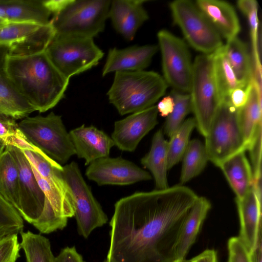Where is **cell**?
<instances>
[{
    "instance_id": "obj_27",
    "label": "cell",
    "mask_w": 262,
    "mask_h": 262,
    "mask_svg": "<svg viewBox=\"0 0 262 262\" xmlns=\"http://www.w3.org/2000/svg\"><path fill=\"white\" fill-rule=\"evenodd\" d=\"M223 49L237 80L243 85H248L253 79V65L247 44L237 36L226 42Z\"/></svg>"
},
{
    "instance_id": "obj_28",
    "label": "cell",
    "mask_w": 262,
    "mask_h": 262,
    "mask_svg": "<svg viewBox=\"0 0 262 262\" xmlns=\"http://www.w3.org/2000/svg\"><path fill=\"white\" fill-rule=\"evenodd\" d=\"M34 111L18 93L5 72H0V113L16 120L24 118Z\"/></svg>"
},
{
    "instance_id": "obj_12",
    "label": "cell",
    "mask_w": 262,
    "mask_h": 262,
    "mask_svg": "<svg viewBox=\"0 0 262 262\" xmlns=\"http://www.w3.org/2000/svg\"><path fill=\"white\" fill-rule=\"evenodd\" d=\"M163 77L172 90L189 93L193 61L186 42L166 29L157 33Z\"/></svg>"
},
{
    "instance_id": "obj_18",
    "label": "cell",
    "mask_w": 262,
    "mask_h": 262,
    "mask_svg": "<svg viewBox=\"0 0 262 262\" xmlns=\"http://www.w3.org/2000/svg\"><path fill=\"white\" fill-rule=\"evenodd\" d=\"M146 1L114 0L111 2L108 18L116 31L132 40L141 26L149 18L143 6Z\"/></svg>"
},
{
    "instance_id": "obj_50",
    "label": "cell",
    "mask_w": 262,
    "mask_h": 262,
    "mask_svg": "<svg viewBox=\"0 0 262 262\" xmlns=\"http://www.w3.org/2000/svg\"><path fill=\"white\" fill-rule=\"evenodd\" d=\"M103 262H109L108 261H107L106 259L103 261Z\"/></svg>"
},
{
    "instance_id": "obj_38",
    "label": "cell",
    "mask_w": 262,
    "mask_h": 262,
    "mask_svg": "<svg viewBox=\"0 0 262 262\" xmlns=\"http://www.w3.org/2000/svg\"><path fill=\"white\" fill-rule=\"evenodd\" d=\"M16 120L0 113V140L7 145H13L16 139L23 135Z\"/></svg>"
},
{
    "instance_id": "obj_16",
    "label": "cell",
    "mask_w": 262,
    "mask_h": 262,
    "mask_svg": "<svg viewBox=\"0 0 262 262\" xmlns=\"http://www.w3.org/2000/svg\"><path fill=\"white\" fill-rule=\"evenodd\" d=\"M158 112L154 105L115 121L111 138L120 150L133 152L141 140L158 123Z\"/></svg>"
},
{
    "instance_id": "obj_8",
    "label": "cell",
    "mask_w": 262,
    "mask_h": 262,
    "mask_svg": "<svg viewBox=\"0 0 262 262\" xmlns=\"http://www.w3.org/2000/svg\"><path fill=\"white\" fill-rule=\"evenodd\" d=\"M46 52L68 79L97 66L103 56L93 38L72 36L55 35Z\"/></svg>"
},
{
    "instance_id": "obj_26",
    "label": "cell",
    "mask_w": 262,
    "mask_h": 262,
    "mask_svg": "<svg viewBox=\"0 0 262 262\" xmlns=\"http://www.w3.org/2000/svg\"><path fill=\"white\" fill-rule=\"evenodd\" d=\"M252 82V88L248 101L237 110L241 131L246 150L258 132L261 130V90Z\"/></svg>"
},
{
    "instance_id": "obj_31",
    "label": "cell",
    "mask_w": 262,
    "mask_h": 262,
    "mask_svg": "<svg viewBox=\"0 0 262 262\" xmlns=\"http://www.w3.org/2000/svg\"><path fill=\"white\" fill-rule=\"evenodd\" d=\"M237 6L247 17L250 26L253 69L256 72L261 71V33L257 14V2L239 0L237 2Z\"/></svg>"
},
{
    "instance_id": "obj_20",
    "label": "cell",
    "mask_w": 262,
    "mask_h": 262,
    "mask_svg": "<svg viewBox=\"0 0 262 262\" xmlns=\"http://www.w3.org/2000/svg\"><path fill=\"white\" fill-rule=\"evenodd\" d=\"M240 229L238 237L251 254L261 233V199L253 188L241 199H235Z\"/></svg>"
},
{
    "instance_id": "obj_19",
    "label": "cell",
    "mask_w": 262,
    "mask_h": 262,
    "mask_svg": "<svg viewBox=\"0 0 262 262\" xmlns=\"http://www.w3.org/2000/svg\"><path fill=\"white\" fill-rule=\"evenodd\" d=\"M158 49V46L155 45L110 49L102 69V76L113 72L144 70L150 63Z\"/></svg>"
},
{
    "instance_id": "obj_45",
    "label": "cell",
    "mask_w": 262,
    "mask_h": 262,
    "mask_svg": "<svg viewBox=\"0 0 262 262\" xmlns=\"http://www.w3.org/2000/svg\"><path fill=\"white\" fill-rule=\"evenodd\" d=\"M261 246V233H260L256 247L250 254L252 262H262Z\"/></svg>"
},
{
    "instance_id": "obj_37",
    "label": "cell",
    "mask_w": 262,
    "mask_h": 262,
    "mask_svg": "<svg viewBox=\"0 0 262 262\" xmlns=\"http://www.w3.org/2000/svg\"><path fill=\"white\" fill-rule=\"evenodd\" d=\"M20 248L17 234H10L0 238V262H16L20 256Z\"/></svg>"
},
{
    "instance_id": "obj_43",
    "label": "cell",
    "mask_w": 262,
    "mask_h": 262,
    "mask_svg": "<svg viewBox=\"0 0 262 262\" xmlns=\"http://www.w3.org/2000/svg\"><path fill=\"white\" fill-rule=\"evenodd\" d=\"M158 113L163 117H167L172 112L174 102L173 97L169 94L165 96L156 105Z\"/></svg>"
},
{
    "instance_id": "obj_17",
    "label": "cell",
    "mask_w": 262,
    "mask_h": 262,
    "mask_svg": "<svg viewBox=\"0 0 262 262\" xmlns=\"http://www.w3.org/2000/svg\"><path fill=\"white\" fill-rule=\"evenodd\" d=\"M69 134L75 155L84 160L85 165L108 157L111 148L115 146L111 137L93 125L83 124L70 130Z\"/></svg>"
},
{
    "instance_id": "obj_11",
    "label": "cell",
    "mask_w": 262,
    "mask_h": 262,
    "mask_svg": "<svg viewBox=\"0 0 262 262\" xmlns=\"http://www.w3.org/2000/svg\"><path fill=\"white\" fill-rule=\"evenodd\" d=\"M64 179L72 196L74 215L79 234L88 238L108 221L105 213L84 180L77 163L63 166Z\"/></svg>"
},
{
    "instance_id": "obj_33",
    "label": "cell",
    "mask_w": 262,
    "mask_h": 262,
    "mask_svg": "<svg viewBox=\"0 0 262 262\" xmlns=\"http://www.w3.org/2000/svg\"><path fill=\"white\" fill-rule=\"evenodd\" d=\"M223 46L213 53L215 78L222 101L233 90L246 86L237 80L225 55Z\"/></svg>"
},
{
    "instance_id": "obj_29",
    "label": "cell",
    "mask_w": 262,
    "mask_h": 262,
    "mask_svg": "<svg viewBox=\"0 0 262 262\" xmlns=\"http://www.w3.org/2000/svg\"><path fill=\"white\" fill-rule=\"evenodd\" d=\"M0 195L17 211L18 169L13 156L6 147L0 157Z\"/></svg>"
},
{
    "instance_id": "obj_48",
    "label": "cell",
    "mask_w": 262,
    "mask_h": 262,
    "mask_svg": "<svg viewBox=\"0 0 262 262\" xmlns=\"http://www.w3.org/2000/svg\"><path fill=\"white\" fill-rule=\"evenodd\" d=\"M6 145L2 140H0V157L5 149Z\"/></svg>"
},
{
    "instance_id": "obj_35",
    "label": "cell",
    "mask_w": 262,
    "mask_h": 262,
    "mask_svg": "<svg viewBox=\"0 0 262 262\" xmlns=\"http://www.w3.org/2000/svg\"><path fill=\"white\" fill-rule=\"evenodd\" d=\"M170 95L173 97L174 106L172 113L166 117L163 130L169 138L181 125L186 117L191 112V104L189 93L172 90Z\"/></svg>"
},
{
    "instance_id": "obj_4",
    "label": "cell",
    "mask_w": 262,
    "mask_h": 262,
    "mask_svg": "<svg viewBox=\"0 0 262 262\" xmlns=\"http://www.w3.org/2000/svg\"><path fill=\"white\" fill-rule=\"evenodd\" d=\"M168 86L162 76L154 71H119L107 95L119 114L124 115L154 105Z\"/></svg>"
},
{
    "instance_id": "obj_41",
    "label": "cell",
    "mask_w": 262,
    "mask_h": 262,
    "mask_svg": "<svg viewBox=\"0 0 262 262\" xmlns=\"http://www.w3.org/2000/svg\"><path fill=\"white\" fill-rule=\"evenodd\" d=\"M252 88V81L246 86L237 87L231 91L224 100L228 101L236 109H239L248 101Z\"/></svg>"
},
{
    "instance_id": "obj_44",
    "label": "cell",
    "mask_w": 262,
    "mask_h": 262,
    "mask_svg": "<svg viewBox=\"0 0 262 262\" xmlns=\"http://www.w3.org/2000/svg\"><path fill=\"white\" fill-rule=\"evenodd\" d=\"M189 260L190 262H217L216 252L207 249Z\"/></svg>"
},
{
    "instance_id": "obj_42",
    "label": "cell",
    "mask_w": 262,
    "mask_h": 262,
    "mask_svg": "<svg viewBox=\"0 0 262 262\" xmlns=\"http://www.w3.org/2000/svg\"><path fill=\"white\" fill-rule=\"evenodd\" d=\"M55 262H84L75 247H66L55 257Z\"/></svg>"
},
{
    "instance_id": "obj_40",
    "label": "cell",
    "mask_w": 262,
    "mask_h": 262,
    "mask_svg": "<svg viewBox=\"0 0 262 262\" xmlns=\"http://www.w3.org/2000/svg\"><path fill=\"white\" fill-rule=\"evenodd\" d=\"M247 150L250 152L253 180L261 179V130L257 134Z\"/></svg>"
},
{
    "instance_id": "obj_6",
    "label": "cell",
    "mask_w": 262,
    "mask_h": 262,
    "mask_svg": "<svg viewBox=\"0 0 262 262\" xmlns=\"http://www.w3.org/2000/svg\"><path fill=\"white\" fill-rule=\"evenodd\" d=\"M213 53L195 58L189 93L195 127L204 137L222 102L215 78Z\"/></svg>"
},
{
    "instance_id": "obj_21",
    "label": "cell",
    "mask_w": 262,
    "mask_h": 262,
    "mask_svg": "<svg viewBox=\"0 0 262 262\" xmlns=\"http://www.w3.org/2000/svg\"><path fill=\"white\" fill-rule=\"evenodd\" d=\"M194 3L226 42L237 37L241 25L231 4L219 0H197Z\"/></svg>"
},
{
    "instance_id": "obj_15",
    "label": "cell",
    "mask_w": 262,
    "mask_h": 262,
    "mask_svg": "<svg viewBox=\"0 0 262 262\" xmlns=\"http://www.w3.org/2000/svg\"><path fill=\"white\" fill-rule=\"evenodd\" d=\"M87 178L99 186H124L151 179L147 171L121 157H106L90 163L85 170Z\"/></svg>"
},
{
    "instance_id": "obj_1",
    "label": "cell",
    "mask_w": 262,
    "mask_h": 262,
    "mask_svg": "<svg viewBox=\"0 0 262 262\" xmlns=\"http://www.w3.org/2000/svg\"><path fill=\"white\" fill-rule=\"evenodd\" d=\"M190 188L136 192L117 201L110 226L109 262H175L180 232L198 198Z\"/></svg>"
},
{
    "instance_id": "obj_47",
    "label": "cell",
    "mask_w": 262,
    "mask_h": 262,
    "mask_svg": "<svg viewBox=\"0 0 262 262\" xmlns=\"http://www.w3.org/2000/svg\"><path fill=\"white\" fill-rule=\"evenodd\" d=\"M8 23L2 0H0V27Z\"/></svg>"
},
{
    "instance_id": "obj_23",
    "label": "cell",
    "mask_w": 262,
    "mask_h": 262,
    "mask_svg": "<svg viewBox=\"0 0 262 262\" xmlns=\"http://www.w3.org/2000/svg\"><path fill=\"white\" fill-rule=\"evenodd\" d=\"M232 190L236 199H241L251 189L253 176L251 164L245 151L229 157L219 166Z\"/></svg>"
},
{
    "instance_id": "obj_32",
    "label": "cell",
    "mask_w": 262,
    "mask_h": 262,
    "mask_svg": "<svg viewBox=\"0 0 262 262\" xmlns=\"http://www.w3.org/2000/svg\"><path fill=\"white\" fill-rule=\"evenodd\" d=\"M20 247L23 249L27 262H55V256L48 238L30 231L20 234Z\"/></svg>"
},
{
    "instance_id": "obj_49",
    "label": "cell",
    "mask_w": 262,
    "mask_h": 262,
    "mask_svg": "<svg viewBox=\"0 0 262 262\" xmlns=\"http://www.w3.org/2000/svg\"><path fill=\"white\" fill-rule=\"evenodd\" d=\"M175 262H190V260H187L185 259H183L180 260L176 261Z\"/></svg>"
},
{
    "instance_id": "obj_22",
    "label": "cell",
    "mask_w": 262,
    "mask_h": 262,
    "mask_svg": "<svg viewBox=\"0 0 262 262\" xmlns=\"http://www.w3.org/2000/svg\"><path fill=\"white\" fill-rule=\"evenodd\" d=\"M211 207V203L207 198L198 197L181 229L176 248V261L185 259Z\"/></svg>"
},
{
    "instance_id": "obj_13",
    "label": "cell",
    "mask_w": 262,
    "mask_h": 262,
    "mask_svg": "<svg viewBox=\"0 0 262 262\" xmlns=\"http://www.w3.org/2000/svg\"><path fill=\"white\" fill-rule=\"evenodd\" d=\"M55 34L50 23H10L0 27V45L9 56H26L46 51Z\"/></svg>"
},
{
    "instance_id": "obj_2",
    "label": "cell",
    "mask_w": 262,
    "mask_h": 262,
    "mask_svg": "<svg viewBox=\"0 0 262 262\" xmlns=\"http://www.w3.org/2000/svg\"><path fill=\"white\" fill-rule=\"evenodd\" d=\"M4 72L20 95L40 113L58 103L69 83L46 51L26 56L9 55Z\"/></svg>"
},
{
    "instance_id": "obj_36",
    "label": "cell",
    "mask_w": 262,
    "mask_h": 262,
    "mask_svg": "<svg viewBox=\"0 0 262 262\" xmlns=\"http://www.w3.org/2000/svg\"><path fill=\"white\" fill-rule=\"evenodd\" d=\"M23 219L11 204L0 195V238L23 232Z\"/></svg>"
},
{
    "instance_id": "obj_10",
    "label": "cell",
    "mask_w": 262,
    "mask_h": 262,
    "mask_svg": "<svg viewBox=\"0 0 262 262\" xmlns=\"http://www.w3.org/2000/svg\"><path fill=\"white\" fill-rule=\"evenodd\" d=\"M173 23L187 43L202 54L216 52L223 45L222 37L195 3L176 0L169 4Z\"/></svg>"
},
{
    "instance_id": "obj_9",
    "label": "cell",
    "mask_w": 262,
    "mask_h": 262,
    "mask_svg": "<svg viewBox=\"0 0 262 262\" xmlns=\"http://www.w3.org/2000/svg\"><path fill=\"white\" fill-rule=\"evenodd\" d=\"M205 138L208 160L218 167L232 156L245 151L237 109L228 101H223Z\"/></svg>"
},
{
    "instance_id": "obj_46",
    "label": "cell",
    "mask_w": 262,
    "mask_h": 262,
    "mask_svg": "<svg viewBox=\"0 0 262 262\" xmlns=\"http://www.w3.org/2000/svg\"><path fill=\"white\" fill-rule=\"evenodd\" d=\"M8 56V48L0 45V72L4 71L6 60Z\"/></svg>"
},
{
    "instance_id": "obj_24",
    "label": "cell",
    "mask_w": 262,
    "mask_h": 262,
    "mask_svg": "<svg viewBox=\"0 0 262 262\" xmlns=\"http://www.w3.org/2000/svg\"><path fill=\"white\" fill-rule=\"evenodd\" d=\"M7 20L10 23H50L52 14L45 1L2 0Z\"/></svg>"
},
{
    "instance_id": "obj_3",
    "label": "cell",
    "mask_w": 262,
    "mask_h": 262,
    "mask_svg": "<svg viewBox=\"0 0 262 262\" xmlns=\"http://www.w3.org/2000/svg\"><path fill=\"white\" fill-rule=\"evenodd\" d=\"M29 160L37 183L45 196L43 211L32 225L40 233L62 230L74 215L72 196L64 179L63 166L45 154L21 150Z\"/></svg>"
},
{
    "instance_id": "obj_25",
    "label": "cell",
    "mask_w": 262,
    "mask_h": 262,
    "mask_svg": "<svg viewBox=\"0 0 262 262\" xmlns=\"http://www.w3.org/2000/svg\"><path fill=\"white\" fill-rule=\"evenodd\" d=\"M163 129L154 134L149 151L141 159L144 168L150 171L155 182L156 189L168 187V141L165 139Z\"/></svg>"
},
{
    "instance_id": "obj_14",
    "label": "cell",
    "mask_w": 262,
    "mask_h": 262,
    "mask_svg": "<svg viewBox=\"0 0 262 262\" xmlns=\"http://www.w3.org/2000/svg\"><path fill=\"white\" fill-rule=\"evenodd\" d=\"M13 156L18 169L19 207L22 218L33 225L40 216L44 208L45 194L39 186L31 165L23 151L16 146H6Z\"/></svg>"
},
{
    "instance_id": "obj_5",
    "label": "cell",
    "mask_w": 262,
    "mask_h": 262,
    "mask_svg": "<svg viewBox=\"0 0 262 262\" xmlns=\"http://www.w3.org/2000/svg\"><path fill=\"white\" fill-rule=\"evenodd\" d=\"M111 2L61 0L50 21L55 35L93 38L104 29Z\"/></svg>"
},
{
    "instance_id": "obj_30",
    "label": "cell",
    "mask_w": 262,
    "mask_h": 262,
    "mask_svg": "<svg viewBox=\"0 0 262 262\" xmlns=\"http://www.w3.org/2000/svg\"><path fill=\"white\" fill-rule=\"evenodd\" d=\"M180 185L198 176L209 161L204 144L199 139L190 140L182 158Z\"/></svg>"
},
{
    "instance_id": "obj_7",
    "label": "cell",
    "mask_w": 262,
    "mask_h": 262,
    "mask_svg": "<svg viewBox=\"0 0 262 262\" xmlns=\"http://www.w3.org/2000/svg\"><path fill=\"white\" fill-rule=\"evenodd\" d=\"M18 127L31 144L60 164L75 155L61 117L53 112L46 116H27L18 123Z\"/></svg>"
},
{
    "instance_id": "obj_34",
    "label": "cell",
    "mask_w": 262,
    "mask_h": 262,
    "mask_svg": "<svg viewBox=\"0 0 262 262\" xmlns=\"http://www.w3.org/2000/svg\"><path fill=\"white\" fill-rule=\"evenodd\" d=\"M195 127L194 118H189L184 120L170 137L167 148L168 170L182 159L190 141V135Z\"/></svg>"
},
{
    "instance_id": "obj_39",
    "label": "cell",
    "mask_w": 262,
    "mask_h": 262,
    "mask_svg": "<svg viewBox=\"0 0 262 262\" xmlns=\"http://www.w3.org/2000/svg\"><path fill=\"white\" fill-rule=\"evenodd\" d=\"M227 247L228 262H252L250 253L238 236L230 237Z\"/></svg>"
}]
</instances>
